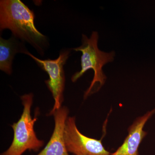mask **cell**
Wrapping results in <instances>:
<instances>
[{
  "label": "cell",
  "instance_id": "1",
  "mask_svg": "<svg viewBox=\"0 0 155 155\" xmlns=\"http://www.w3.org/2000/svg\"><path fill=\"white\" fill-rule=\"evenodd\" d=\"M33 11L20 0L0 1V29H9L15 37L27 41L40 53L46 46V37L38 30Z\"/></svg>",
  "mask_w": 155,
  "mask_h": 155
},
{
  "label": "cell",
  "instance_id": "2",
  "mask_svg": "<svg viewBox=\"0 0 155 155\" xmlns=\"http://www.w3.org/2000/svg\"><path fill=\"white\" fill-rule=\"evenodd\" d=\"M98 33L96 31L92 32L90 38L82 34V44L79 47L73 49L75 51L81 52L82 55L81 60V70L72 75L71 78L72 82H76L89 69H92L94 72L91 83L84 92V99L98 91L104 85L107 76L103 72V67L107 63L114 61L116 56L114 51L107 53L101 51L98 47Z\"/></svg>",
  "mask_w": 155,
  "mask_h": 155
},
{
  "label": "cell",
  "instance_id": "3",
  "mask_svg": "<svg viewBox=\"0 0 155 155\" xmlns=\"http://www.w3.org/2000/svg\"><path fill=\"white\" fill-rule=\"evenodd\" d=\"M23 107L20 118L11 125L14 135L10 147L1 155H22L27 150L38 152L42 147L45 142L39 139L34 130L37 120L38 112L34 118L31 116V107L33 102L32 93L21 96Z\"/></svg>",
  "mask_w": 155,
  "mask_h": 155
},
{
  "label": "cell",
  "instance_id": "4",
  "mask_svg": "<svg viewBox=\"0 0 155 155\" xmlns=\"http://www.w3.org/2000/svg\"><path fill=\"white\" fill-rule=\"evenodd\" d=\"M70 50L61 51L59 57L55 60H41L31 54L28 51L24 54L30 56L49 75V79L46 81L47 86L52 94L54 104L50 116L62 107L64 101L65 77L64 66L69 58Z\"/></svg>",
  "mask_w": 155,
  "mask_h": 155
},
{
  "label": "cell",
  "instance_id": "5",
  "mask_svg": "<svg viewBox=\"0 0 155 155\" xmlns=\"http://www.w3.org/2000/svg\"><path fill=\"white\" fill-rule=\"evenodd\" d=\"M64 139L68 152L74 155H110L102 139L90 138L80 132L75 117H68L65 124Z\"/></svg>",
  "mask_w": 155,
  "mask_h": 155
},
{
  "label": "cell",
  "instance_id": "6",
  "mask_svg": "<svg viewBox=\"0 0 155 155\" xmlns=\"http://www.w3.org/2000/svg\"><path fill=\"white\" fill-rule=\"evenodd\" d=\"M155 114V108L138 117L127 129L128 134L122 145L110 155H140L138 148L147 133L143 130L146 123Z\"/></svg>",
  "mask_w": 155,
  "mask_h": 155
},
{
  "label": "cell",
  "instance_id": "7",
  "mask_svg": "<svg viewBox=\"0 0 155 155\" xmlns=\"http://www.w3.org/2000/svg\"><path fill=\"white\" fill-rule=\"evenodd\" d=\"M69 113V109L63 106L53 114L55 125L52 134L47 145L37 155H69L64 139L65 124Z\"/></svg>",
  "mask_w": 155,
  "mask_h": 155
},
{
  "label": "cell",
  "instance_id": "8",
  "mask_svg": "<svg viewBox=\"0 0 155 155\" xmlns=\"http://www.w3.org/2000/svg\"><path fill=\"white\" fill-rule=\"evenodd\" d=\"M15 38L13 36L8 40L0 38V69L8 75L12 73V63L16 54H24L27 51Z\"/></svg>",
  "mask_w": 155,
  "mask_h": 155
}]
</instances>
